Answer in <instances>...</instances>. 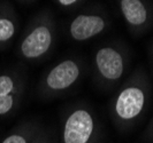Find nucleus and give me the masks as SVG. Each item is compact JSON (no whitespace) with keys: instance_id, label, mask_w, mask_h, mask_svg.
Masks as SVG:
<instances>
[{"instance_id":"nucleus-1","label":"nucleus","mask_w":153,"mask_h":143,"mask_svg":"<svg viewBox=\"0 0 153 143\" xmlns=\"http://www.w3.org/2000/svg\"><path fill=\"white\" fill-rule=\"evenodd\" d=\"M52 43L53 33L51 26L43 21L35 22L21 38L17 54L22 60H39L50 51Z\"/></svg>"},{"instance_id":"nucleus-2","label":"nucleus","mask_w":153,"mask_h":143,"mask_svg":"<svg viewBox=\"0 0 153 143\" xmlns=\"http://www.w3.org/2000/svg\"><path fill=\"white\" fill-rule=\"evenodd\" d=\"M24 93V79L16 70L0 73V118H7L17 110Z\"/></svg>"},{"instance_id":"nucleus-3","label":"nucleus","mask_w":153,"mask_h":143,"mask_svg":"<svg viewBox=\"0 0 153 143\" xmlns=\"http://www.w3.org/2000/svg\"><path fill=\"white\" fill-rule=\"evenodd\" d=\"M94 131V120L85 109L69 114L63 128V143H89Z\"/></svg>"},{"instance_id":"nucleus-4","label":"nucleus","mask_w":153,"mask_h":143,"mask_svg":"<svg viewBox=\"0 0 153 143\" xmlns=\"http://www.w3.org/2000/svg\"><path fill=\"white\" fill-rule=\"evenodd\" d=\"M79 67L73 60H66L56 64L44 79V88L52 92L67 89L79 77Z\"/></svg>"},{"instance_id":"nucleus-5","label":"nucleus","mask_w":153,"mask_h":143,"mask_svg":"<svg viewBox=\"0 0 153 143\" xmlns=\"http://www.w3.org/2000/svg\"><path fill=\"white\" fill-rule=\"evenodd\" d=\"M144 106V93L138 87H127L123 89L115 102L116 116L123 120H130L137 117Z\"/></svg>"},{"instance_id":"nucleus-6","label":"nucleus","mask_w":153,"mask_h":143,"mask_svg":"<svg viewBox=\"0 0 153 143\" xmlns=\"http://www.w3.org/2000/svg\"><path fill=\"white\" fill-rule=\"evenodd\" d=\"M96 65L102 78L106 80H117L124 69L122 55L113 47H102L96 54Z\"/></svg>"},{"instance_id":"nucleus-7","label":"nucleus","mask_w":153,"mask_h":143,"mask_svg":"<svg viewBox=\"0 0 153 143\" xmlns=\"http://www.w3.org/2000/svg\"><path fill=\"white\" fill-rule=\"evenodd\" d=\"M106 26L105 20L98 15L81 14L76 16L69 26L70 36L77 41H84L102 32Z\"/></svg>"},{"instance_id":"nucleus-8","label":"nucleus","mask_w":153,"mask_h":143,"mask_svg":"<svg viewBox=\"0 0 153 143\" xmlns=\"http://www.w3.org/2000/svg\"><path fill=\"white\" fill-rule=\"evenodd\" d=\"M17 14L8 0H0V51L13 41L17 31Z\"/></svg>"},{"instance_id":"nucleus-9","label":"nucleus","mask_w":153,"mask_h":143,"mask_svg":"<svg viewBox=\"0 0 153 143\" xmlns=\"http://www.w3.org/2000/svg\"><path fill=\"white\" fill-rule=\"evenodd\" d=\"M120 8L126 21L131 25H142L146 21L147 12L140 0H121Z\"/></svg>"},{"instance_id":"nucleus-10","label":"nucleus","mask_w":153,"mask_h":143,"mask_svg":"<svg viewBox=\"0 0 153 143\" xmlns=\"http://www.w3.org/2000/svg\"><path fill=\"white\" fill-rule=\"evenodd\" d=\"M35 137L33 126L29 124H20L17 127L13 128L0 143H30Z\"/></svg>"},{"instance_id":"nucleus-11","label":"nucleus","mask_w":153,"mask_h":143,"mask_svg":"<svg viewBox=\"0 0 153 143\" xmlns=\"http://www.w3.org/2000/svg\"><path fill=\"white\" fill-rule=\"evenodd\" d=\"M78 0H58V2L61 6H71L74 4H76Z\"/></svg>"},{"instance_id":"nucleus-12","label":"nucleus","mask_w":153,"mask_h":143,"mask_svg":"<svg viewBox=\"0 0 153 143\" xmlns=\"http://www.w3.org/2000/svg\"><path fill=\"white\" fill-rule=\"evenodd\" d=\"M30 143H45V142H44L42 139H39V137H36V136H35V137H33V140H32Z\"/></svg>"}]
</instances>
